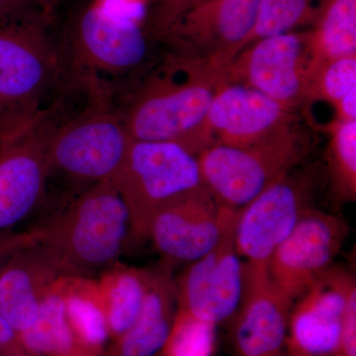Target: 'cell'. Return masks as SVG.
<instances>
[{"label": "cell", "mask_w": 356, "mask_h": 356, "mask_svg": "<svg viewBox=\"0 0 356 356\" xmlns=\"http://www.w3.org/2000/svg\"><path fill=\"white\" fill-rule=\"evenodd\" d=\"M224 72L172 57L120 111L134 140L173 143L198 156L215 144L208 116Z\"/></svg>", "instance_id": "1"}, {"label": "cell", "mask_w": 356, "mask_h": 356, "mask_svg": "<svg viewBox=\"0 0 356 356\" xmlns=\"http://www.w3.org/2000/svg\"><path fill=\"white\" fill-rule=\"evenodd\" d=\"M37 243L69 275L92 278L118 264L130 238L127 206L112 180L89 185L70 206L38 229Z\"/></svg>", "instance_id": "2"}, {"label": "cell", "mask_w": 356, "mask_h": 356, "mask_svg": "<svg viewBox=\"0 0 356 356\" xmlns=\"http://www.w3.org/2000/svg\"><path fill=\"white\" fill-rule=\"evenodd\" d=\"M43 16L0 24V146L22 135L47 110L62 53Z\"/></svg>", "instance_id": "3"}, {"label": "cell", "mask_w": 356, "mask_h": 356, "mask_svg": "<svg viewBox=\"0 0 356 356\" xmlns=\"http://www.w3.org/2000/svg\"><path fill=\"white\" fill-rule=\"evenodd\" d=\"M130 216V238H147L154 215L179 199L206 188L198 158L173 143L134 140L112 179Z\"/></svg>", "instance_id": "4"}, {"label": "cell", "mask_w": 356, "mask_h": 356, "mask_svg": "<svg viewBox=\"0 0 356 356\" xmlns=\"http://www.w3.org/2000/svg\"><path fill=\"white\" fill-rule=\"evenodd\" d=\"M305 152L296 127L247 147L214 144L197 158L204 184L218 206L238 210L291 172Z\"/></svg>", "instance_id": "5"}, {"label": "cell", "mask_w": 356, "mask_h": 356, "mask_svg": "<svg viewBox=\"0 0 356 356\" xmlns=\"http://www.w3.org/2000/svg\"><path fill=\"white\" fill-rule=\"evenodd\" d=\"M132 143L120 111L96 99L83 112L57 121L48 144L51 172L89 185L114 179Z\"/></svg>", "instance_id": "6"}, {"label": "cell", "mask_w": 356, "mask_h": 356, "mask_svg": "<svg viewBox=\"0 0 356 356\" xmlns=\"http://www.w3.org/2000/svg\"><path fill=\"white\" fill-rule=\"evenodd\" d=\"M149 35L132 18L100 4L83 7L72 18L65 50L72 72L91 84L98 97L99 77L124 76L139 70L149 55Z\"/></svg>", "instance_id": "7"}, {"label": "cell", "mask_w": 356, "mask_h": 356, "mask_svg": "<svg viewBox=\"0 0 356 356\" xmlns=\"http://www.w3.org/2000/svg\"><path fill=\"white\" fill-rule=\"evenodd\" d=\"M259 3V0H209L180 16L156 39L172 47L173 57L225 74L243 49Z\"/></svg>", "instance_id": "8"}, {"label": "cell", "mask_w": 356, "mask_h": 356, "mask_svg": "<svg viewBox=\"0 0 356 356\" xmlns=\"http://www.w3.org/2000/svg\"><path fill=\"white\" fill-rule=\"evenodd\" d=\"M310 30L259 40L225 70L224 83L243 84L296 111L310 103Z\"/></svg>", "instance_id": "9"}, {"label": "cell", "mask_w": 356, "mask_h": 356, "mask_svg": "<svg viewBox=\"0 0 356 356\" xmlns=\"http://www.w3.org/2000/svg\"><path fill=\"white\" fill-rule=\"evenodd\" d=\"M222 212V234L215 247L175 280L177 309L217 325L235 315L245 288V264L235 245L238 210Z\"/></svg>", "instance_id": "10"}, {"label": "cell", "mask_w": 356, "mask_h": 356, "mask_svg": "<svg viewBox=\"0 0 356 356\" xmlns=\"http://www.w3.org/2000/svg\"><path fill=\"white\" fill-rule=\"evenodd\" d=\"M348 234V225L341 218L309 208L269 261V278L274 286L293 305L334 266Z\"/></svg>", "instance_id": "11"}, {"label": "cell", "mask_w": 356, "mask_h": 356, "mask_svg": "<svg viewBox=\"0 0 356 356\" xmlns=\"http://www.w3.org/2000/svg\"><path fill=\"white\" fill-rule=\"evenodd\" d=\"M291 172L238 210L235 245L247 266L268 267L276 248L312 207L311 180Z\"/></svg>", "instance_id": "12"}, {"label": "cell", "mask_w": 356, "mask_h": 356, "mask_svg": "<svg viewBox=\"0 0 356 356\" xmlns=\"http://www.w3.org/2000/svg\"><path fill=\"white\" fill-rule=\"evenodd\" d=\"M51 112L0 146V231L13 229L43 197L51 173L49 140L58 121Z\"/></svg>", "instance_id": "13"}, {"label": "cell", "mask_w": 356, "mask_h": 356, "mask_svg": "<svg viewBox=\"0 0 356 356\" xmlns=\"http://www.w3.org/2000/svg\"><path fill=\"white\" fill-rule=\"evenodd\" d=\"M353 274L332 266L294 302L290 310L284 356H324L332 350L343 327Z\"/></svg>", "instance_id": "14"}, {"label": "cell", "mask_w": 356, "mask_h": 356, "mask_svg": "<svg viewBox=\"0 0 356 356\" xmlns=\"http://www.w3.org/2000/svg\"><path fill=\"white\" fill-rule=\"evenodd\" d=\"M295 110L257 90L222 83L211 103L208 123L215 144L247 147L296 128Z\"/></svg>", "instance_id": "15"}, {"label": "cell", "mask_w": 356, "mask_h": 356, "mask_svg": "<svg viewBox=\"0 0 356 356\" xmlns=\"http://www.w3.org/2000/svg\"><path fill=\"white\" fill-rule=\"evenodd\" d=\"M222 228V208L202 188L159 210L147 238L168 264H192L215 247Z\"/></svg>", "instance_id": "16"}, {"label": "cell", "mask_w": 356, "mask_h": 356, "mask_svg": "<svg viewBox=\"0 0 356 356\" xmlns=\"http://www.w3.org/2000/svg\"><path fill=\"white\" fill-rule=\"evenodd\" d=\"M291 307L271 282L268 267L245 264V288L233 330L236 355L284 356Z\"/></svg>", "instance_id": "17"}, {"label": "cell", "mask_w": 356, "mask_h": 356, "mask_svg": "<svg viewBox=\"0 0 356 356\" xmlns=\"http://www.w3.org/2000/svg\"><path fill=\"white\" fill-rule=\"evenodd\" d=\"M69 275L39 243L28 245L0 271V314L18 334L31 327L51 285Z\"/></svg>", "instance_id": "18"}, {"label": "cell", "mask_w": 356, "mask_h": 356, "mask_svg": "<svg viewBox=\"0 0 356 356\" xmlns=\"http://www.w3.org/2000/svg\"><path fill=\"white\" fill-rule=\"evenodd\" d=\"M177 310V289L170 264L153 270L139 316L115 341L109 356H154L163 350Z\"/></svg>", "instance_id": "19"}, {"label": "cell", "mask_w": 356, "mask_h": 356, "mask_svg": "<svg viewBox=\"0 0 356 356\" xmlns=\"http://www.w3.org/2000/svg\"><path fill=\"white\" fill-rule=\"evenodd\" d=\"M153 271L117 264L96 280L109 337L116 341L132 327L144 304Z\"/></svg>", "instance_id": "20"}, {"label": "cell", "mask_w": 356, "mask_h": 356, "mask_svg": "<svg viewBox=\"0 0 356 356\" xmlns=\"http://www.w3.org/2000/svg\"><path fill=\"white\" fill-rule=\"evenodd\" d=\"M57 281L42 301L31 327L18 334L23 350L35 356H96L74 334Z\"/></svg>", "instance_id": "21"}, {"label": "cell", "mask_w": 356, "mask_h": 356, "mask_svg": "<svg viewBox=\"0 0 356 356\" xmlns=\"http://www.w3.org/2000/svg\"><path fill=\"white\" fill-rule=\"evenodd\" d=\"M57 284L64 299L67 318L77 339L91 353L102 356L109 332L96 280L64 275L58 278Z\"/></svg>", "instance_id": "22"}, {"label": "cell", "mask_w": 356, "mask_h": 356, "mask_svg": "<svg viewBox=\"0 0 356 356\" xmlns=\"http://www.w3.org/2000/svg\"><path fill=\"white\" fill-rule=\"evenodd\" d=\"M310 49L312 72L329 60L356 55V0L327 1L310 30Z\"/></svg>", "instance_id": "23"}, {"label": "cell", "mask_w": 356, "mask_h": 356, "mask_svg": "<svg viewBox=\"0 0 356 356\" xmlns=\"http://www.w3.org/2000/svg\"><path fill=\"white\" fill-rule=\"evenodd\" d=\"M329 0H259L254 27L243 49L259 40L313 28Z\"/></svg>", "instance_id": "24"}, {"label": "cell", "mask_w": 356, "mask_h": 356, "mask_svg": "<svg viewBox=\"0 0 356 356\" xmlns=\"http://www.w3.org/2000/svg\"><path fill=\"white\" fill-rule=\"evenodd\" d=\"M327 168L332 194L341 203L356 200V121L334 119L327 127Z\"/></svg>", "instance_id": "25"}, {"label": "cell", "mask_w": 356, "mask_h": 356, "mask_svg": "<svg viewBox=\"0 0 356 356\" xmlns=\"http://www.w3.org/2000/svg\"><path fill=\"white\" fill-rule=\"evenodd\" d=\"M217 325L177 309L161 353L163 356H213Z\"/></svg>", "instance_id": "26"}, {"label": "cell", "mask_w": 356, "mask_h": 356, "mask_svg": "<svg viewBox=\"0 0 356 356\" xmlns=\"http://www.w3.org/2000/svg\"><path fill=\"white\" fill-rule=\"evenodd\" d=\"M356 88V55L318 65L312 72L309 102H325L332 106Z\"/></svg>", "instance_id": "27"}, {"label": "cell", "mask_w": 356, "mask_h": 356, "mask_svg": "<svg viewBox=\"0 0 356 356\" xmlns=\"http://www.w3.org/2000/svg\"><path fill=\"white\" fill-rule=\"evenodd\" d=\"M207 1L209 0H156L147 16V34L158 38L180 16Z\"/></svg>", "instance_id": "28"}, {"label": "cell", "mask_w": 356, "mask_h": 356, "mask_svg": "<svg viewBox=\"0 0 356 356\" xmlns=\"http://www.w3.org/2000/svg\"><path fill=\"white\" fill-rule=\"evenodd\" d=\"M324 356H356V288L350 293L339 339Z\"/></svg>", "instance_id": "29"}, {"label": "cell", "mask_w": 356, "mask_h": 356, "mask_svg": "<svg viewBox=\"0 0 356 356\" xmlns=\"http://www.w3.org/2000/svg\"><path fill=\"white\" fill-rule=\"evenodd\" d=\"M37 243L34 229L28 232L0 231V271L20 250Z\"/></svg>", "instance_id": "30"}, {"label": "cell", "mask_w": 356, "mask_h": 356, "mask_svg": "<svg viewBox=\"0 0 356 356\" xmlns=\"http://www.w3.org/2000/svg\"><path fill=\"white\" fill-rule=\"evenodd\" d=\"M39 16L43 15L31 0H0V24L32 19Z\"/></svg>", "instance_id": "31"}, {"label": "cell", "mask_w": 356, "mask_h": 356, "mask_svg": "<svg viewBox=\"0 0 356 356\" xmlns=\"http://www.w3.org/2000/svg\"><path fill=\"white\" fill-rule=\"evenodd\" d=\"M18 351H24L21 346L18 332L0 314V356H6Z\"/></svg>", "instance_id": "32"}, {"label": "cell", "mask_w": 356, "mask_h": 356, "mask_svg": "<svg viewBox=\"0 0 356 356\" xmlns=\"http://www.w3.org/2000/svg\"><path fill=\"white\" fill-rule=\"evenodd\" d=\"M337 120L356 121V88L334 105Z\"/></svg>", "instance_id": "33"}, {"label": "cell", "mask_w": 356, "mask_h": 356, "mask_svg": "<svg viewBox=\"0 0 356 356\" xmlns=\"http://www.w3.org/2000/svg\"><path fill=\"white\" fill-rule=\"evenodd\" d=\"M31 1L46 19L51 21L64 0H31Z\"/></svg>", "instance_id": "34"}, {"label": "cell", "mask_w": 356, "mask_h": 356, "mask_svg": "<svg viewBox=\"0 0 356 356\" xmlns=\"http://www.w3.org/2000/svg\"><path fill=\"white\" fill-rule=\"evenodd\" d=\"M6 356H35L30 355V353H26V351H18V353H9Z\"/></svg>", "instance_id": "35"}]
</instances>
